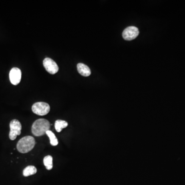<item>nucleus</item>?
<instances>
[{
  "instance_id": "1",
  "label": "nucleus",
  "mask_w": 185,
  "mask_h": 185,
  "mask_svg": "<svg viewBox=\"0 0 185 185\" xmlns=\"http://www.w3.org/2000/svg\"><path fill=\"white\" fill-rule=\"evenodd\" d=\"M50 122L47 120L41 118L34 121L31 127V132L36 136H41L46 134L47 131L50 130Z\"/></svg>"
},
{
  "instance_id": "2",
  "label": "nucleus",
  "mask_w": 185,
  "mask_h": 185,
  "mask_svg": "<svg viewBox=\"0 0 185 185\" xmlns=\"http://www.w3.org/2000/svg\"><path fill=\"white\" fill-rule=\"evenodd\" d=\"M36 142L34 137L31 136H26L19 140L17 145V148L19 152L26 153L34 148Z\"/></svg>"
},
{
  "instance_id": "3",
  "label": "nucleus",
  "mask_w": 185,
  "mask_h": 185,
  "mask_svg": "<svg viewBox=\"0 0 185 185\" xmlns=\"http://www.w3.org/2000/svg\"><path fill=\"white\" fill-rule=\"evenodd\" d=\"M10 132L9 137L10 140H14L17 138V136L21 133L22 126L20 122L17 119H14L10 123Z\"/></svg>"
},
{
  "instance_id": "4",
  "label": "nucleus",
  "mask_w": 185,
  "mask_h": 185,
  "mask_svg": "<svg viewBox=\"0 0 185 185\" xmlns=\"http://www.w3.org/2000/svg\"><path fill=\"white\" fill-rule=\"evenodd\" d=\"M32 111L34 114L40 116L47 115L50 111V106L44 102H38L33 104Z\"/></svg>"
},
{
  "instance_id": "5",
  "label": "nucleus",
  "mask_w": 185,
  "mask_h": 185,
  "mask_svg": "<svg viewBox=\"0 0 185 185\" xmlns=\"http://www.w3.org/2000/svg\"><path fill=\"white\" fill-rule=\"evenodd\" d=\"M139 34V28L135 26H129L123 31V37L126 40L131 41L135 39Z\"/></svg>"
},
{
  "instance_id": "6",
  "label": "nucleus",
  "mask_w": 185,
  "mask_h": 185,
  "mask_svg": "<svg viewBox=\"0 0 185 185\" xmlns=\"http://www.w3.org/2000/svg\"><path fill=\"white\" fill-rule=\"evenodd\" d=\"M43 66L47 72L51 74H55L59 70L57 64L50 58H46L44 60Z\"/></svg>"
},
{
  "instance_id": "7",
  "label": "nucleus",
  "mask_w": 185,
  "mask_h": 185,
  "mask_svg": "<svg viewBox=\"0 0 185 185\" xmlns=\"http://www.w3.org/2000/svg\"><path fill=\"white\" fill-rule=\"evenodd\" d=\"M21 75V71L19 68L14 67L11 69L10 73V79L13 85L16 86L20 82Z\"/></svg>"
},
{
  "instance_id": "8",
  "label": "nucleus",
  "mask_w": 185,
  "mask_h": 185,
  "mask_svg": "<svg viewBox=\"0 0 185 185\" xmlns=\"http://www.w3.org/2000/svg\"><path fill=\"white\" fill-rule=\"evenodd\" d=\"M77 70L80 75L84 77H88L91 74L90 69L86 64L80 63L77 64Z\"/></svg>"
},
{
  "instance_id": "9",
  "label": "nucleus",
  "mask_w": 185,
  "mask_h": 185,
  "mask_svg": "<svg viewBox=\"0 0 185 185\" xmlns=\"http://www.w3.org/2000/svg\"><path fill=\"white\" fill-rule=\"evenodd\" d=\"M68 126V123L62 120H57L54 123V128L57 132H60L63 129L66 128Z\"/></svg>"
},
{
  "instance_id": "10",
  "label": "nucleus",
  "mask_w": 185,
  "mask_h": 185,
  "mask_svg": "<svg viewBox=\"0 0 185 185\" xmlns=\"http://www.w3.org/2000/svg\"><path fill=\"white\" fill-rule=\"evenodd\" d=\"M37 172V168L34 166H29L24 169L23 174L25 177L36 174Z\"/></svg>"
},
{
  "instance_id": "11",
  "label": "nucleus",
  "mask_w": 185,
  "mask_h": 185,
  "mask_svg": "<svg viewBox=\"0 0 185 185\" xmlns=\"http://www.w3.org/2000/svg\"><path fill=\"white\" fill-rule=\"evenodd\" d=\"M46 134L48 136L50 139V143L53 146H56L58 145V140L54 133L50 130L47 131Z\"/></svg>"
},
{
  "instance_id": "12",
  "label": "nucleus",
  "mask_w": 185,
  "mask_h": 185,
  "mask_svg": "<svg viewBox=\"0 0 185 185\" xmlns=\"http://www.w3.org/2000/svg\"><path fill=\"white\" fill-rule=\"evenodd\" d=\"M44 165L47 170H50L53 168V157L50 155H47L44 158Z\"/></svg>"
}]
</instances>
